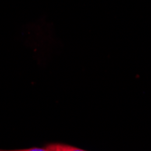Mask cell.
<instances>
[{"label": "cell", "mask_w": 151, "mask_h": 151, "mask_svg": "<svg viewBox=\"0 0 151 151\" xmlns=\"http://www.w3.org/2000/svg\"><path fill=\"white\" fill-rule=\"evenodd\" d=\"M50 151H86L81 148L69 146V145H64V144H49L45 147Z\"/></svg>", "instance_id": "6da1fadb"}, {"label": "cell", "mask_w": 151, "mask_h": 151, "mask_svg": "<svg viewBox=\"0 0 151 151\" xmlns=\"http://www.w3.org/2000/svg\"><path fill=\"white\" fill-rule=\"evenodd\" d=\"M0 151H50L46 147H29V148H20V149H1Z\"/></svg>", "instance_id": "7a4b0ae2"}]
</instances>
